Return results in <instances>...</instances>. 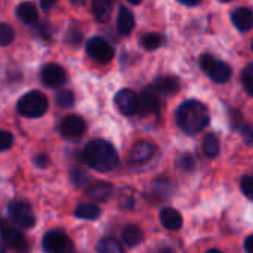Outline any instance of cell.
Listing matches in <instances>:
<instances>
[{
	"label": "cell",
	"instance_id": "obj_1",
	"mask_svg": "<svg viewBox=\"0 0 253 253\" xmlns=\"http://www.w3.org/2000/svg\"><path fill=\"white\" fill-rule=\"evenodd\" d=\"M82 160L84 165L104 173L113 170L119 165V154L110 142L104 139H93L84 147Z\"/></svg>",
	"mask_w": 253,
	"mask_h": 253
},
{
	"label": "cell",
	"instance_id": "obj_2",
	"mask_svg": "<svg viewBox=\"0 0 253 253\" xmlns=\"http://www.w3.org/2000/svg\"><path fill=\"white\" fill-rule=\"evenodd\" d=\"M211 122L209 111L200 101L191 99L181 104L176 111V123L179 129L187 135H196L202 132Z\"/></svg>",
	"mask_w": 253,
	"mask_h": 253
},
{
	"label": "cell",
	"instance_id": "obj_3",
	"mask_svg": "<svg viewBox=\"0 0 253 253\" xmlns=\"http://www.w3.org/2000/svg\"><path fill=\"white\" fill-rule=\"evenodd\" d=\"M47 110H49V101L46 95L37 90L25 93L18 101V111L24 117H30V119L42 117L47 113Z\"/></svg>",
	"mask_w": 253,
	"mask_h": 253
},
{
	"label": "cell",
	"instance_id": "obj_4",
	"mask_svg": "<svg viewBox=\"0 0 253 253\" xmlns=\"http://www.w3.org/2000/svg\"><path fill=\"white\" fill-rule=\"evenodd\" d=\"M199 64L215 83H225L231 79V67L211 53H203L199 59Z\"/></svg>",
	"mask_w": 253,
	"mask_h": 253
},
{
	"label": "cell",
	"instance_id": "obj_5",
	"mask_svg": "<svg viewBox=\"0 0 253 253\" xmlns=\"http://www.w3.org/2000/svg\"><path fill=\"white\" fill-rule=\"evenodd\" d=\"M7 215L10 221L21 228H33L36 224V216L27 202H12L7 206Z\"/></svg>",
	"mask_w": 253,
	"mask_h": 253
},
{
	"label": "cell",
	"instance_id": "obj_6",
	"mask_svg": "<svg viewBox=\"0 0 253 253\" xmlns=\"http://www.w3.org/2000/svg\"><path fill=\"white\" fill-rule=\"evenodd\" d=\"M43 249L46 253H77L70 237L58 230L49 231L43 237Z\"/></svg>",
	"mask_w": 253,
	"mask_h": 253
},
{
	"label": "cell",
	"instance_id": "obj_7",
	"mask_svg": "<svg viewBox=\"0 0 253 253\" xmlns=\"http://www.w3.org/2000/svg\"><path fill=\"white\" fill-rule=\"evenodd\" d=\"M86 52L92 59L101 64H107L114 58V49L111 47V44L105 39L98 36L92 37L86 43Z\"/></svg>",
	"mask_w": 253,
	"mask_h": 253
},
{
	"label": "cell",
	"instance_id": "obj_8",
	"mask_svg": "<svg viewBox=\"0 0 253 253\" xmlns=\"http://www.w3.org/2000/svg\"><path fill=\"white\" fill-rule=\"evenodd\" d=\"M114 102L123 116H133L139 110V98L130 89H122L116 93Z\"/></svg>",
	"mask_w": 253,
	"mask_h": 253
},
{
	"label": "cell",
	"instance_id": "obj_9",
	"mask_svg": "<svg viewBox=\"0 0 253 253\" xmlns=\"http://www.w3.org/2000/svg\"><path fill=\"white\" fill-rule=\"evenodd\" d=\"M59 132L65 139H79L86 132V123L79 116H67L59 125Z\"/></svg>",
	"mask_w": 253,
	"mask_h": 253
},
{
	"label": "cell",
	"instance_id": "obj_10",
	"mask_svg": "<svg viewBox=\"0 0 253 253\" xmlns=\"http://www.w3.org/2000/svg\"><path fill=\"white\" fill-rule=\"evenodd\" d=\"M67 73L58 64H47L42 70V82L47 87H59L65 83Z\"/></svg>",
	"mask_w": 253,
	"mask_h": 253
},
{
	"label": "cell",
	"instance_id": "obj_11",
	"mask_svg": "<svg viewBox=\"0 0 253 253\" xmlns=\"http://www.w3.org/2000/svg\"><path fill=\"white\" fill-rule=\"evenodd\" d=\"M1 237H3V245L12 251L18 253H27L28 252V243L25 240V237L15 228H7L3 227L1 230Z\"/></svg>",
	"mask_w": 253,
	"mask_h": 253
},
{
	"label": "cell",
	"instance_id": "obj_12",
	"mask_svg": "<svg viewBox=\"0 0 253 253\" xmlns=\"http://www.w3.org/2000/svg\"><path fill=\"white\" fill-rule=\"evenodd\" d=\"M156 153V147L151 142L147 141H139L136 144L132 145L130 151H129V162L133 165H141L148 162Z\"/></svg>",
	"mask_w": 253,
	"mask_h": 253
},
{
	"label": "cell",
	"instance_id": "obj_13",
	"mask_svg": "<svg viewBox=\"0 0 253 253\" xmlns=\"http://www.w3.org/2000/svg\"><path fill=\"white\" fill-rule=\"evenodd\" d=\"M157 92L159 90L154 86H148L142 90V95L139 98V108L144 114L156 113L160 108L162 101H160V96Z\"/></svg>",
	"mask_w": 253,
	"mask_h": 253
},
{
	"label": "cell",
	"instance_id": "obj_14",
	"mask_svg": "<svg viewBox=\"0 0 253 253\" xmlns=\"http://www.w3.org/2000/svg\"><path fill=\"white\" fill-rule=\"evenodd\" d=\"M231 21L239 31H249L253 27V12L249 7H237L231 12Z\"/></svg>",
	"mask_w": 253,
	"mask_h": 253
},
{
	"label": "cell",
	"instance_id": "obj_15",
	"mask_svg": "<svg viewBox=\"0 0 253 253\" xmlns=\"http://www.w3.org/2000/svg\"><path fill=\"white\" fill-rule=\"evenodd\" d=\"M160 222L169 231H178L182 227V215L173 208H165L160 212Z\"/></svg>",
	"mask_w": 253,
	"mask_h": 253
},
{
	"label": "cell",
	"instance_id": "obj_16",
	"mask_svg": "<svg viewBox=\"0 0 253 253\" xmlns=\"http://www.w3.org/2000/svg\"><path fill=\"white\" fill-rule=\"evenodd\" d=\"M133 28H135L133 12L126 6H120L119 13H117V30H119V33L123 36H127L133 31Z\"/></svg>",
	"mask_w": 253,
	"mask_h": 253
},
{
	"label": "cell",
	"instance_id": "obj_17",
	"mask_svg": "<svg viewBox=\"0 0 253 253\" xmlns=\"http://www.w3.org/2000/svg\"><path fill=\"white\" fill-rule=\"evenodd\" d=\"M86 196L92 202H107L113 196V187L107 182H95L87 188Z\"/></svg>",
	"mask_w": 253,
	"mask_h": 253
},
{
	"label": "cell",
	"instance_id": "obj_18",
	"mask_svg": "<svg viewBox=\"0 0 253 253\" xmlns=\"http://www.w3.org/2000/svg\"><path fill=\"white\" fill-rule=\"evenodd\" d=\"M154 87L163 95H175L179 90V80L173 76H163L156 80Z\"/></svg>",
	"mask_w": 253,
	"mask_h": 253
},
{
	"label": "cell",
	"instance_id": "obj_19",
	"mask_svg": "<svg viewBox=\"0 0 253 253\" xmlns=\"http://www.w3.org/2000/svg\"><path fill=\"white\" fill-rule=\"evenodd\" d=\"M122 237H123L125 243H126L127 246H130V248H135V246L141 245L142 240H144L142 230H141L138 225H135V224L126 225V227L123 228V231H122Z\"/></svg>",
	"mask_w": 253,
	"mask_h": 253
},
{
	"label": "cell",
	"instance_id": "obj_20",
	"mask_svg": "<svg viewBox=\"0 0 253 253\" xmlns=\"http://www.w3.org/2000/svg\"><path fill=\"white\" fill-rule=\"evenodd\" d=\"M16 16L24 24H34L39 19V13H37L36 6L33 3H28V1L21 3L16 7Z\"/></svg>",
	"mask_w": 253,
	"mask_h": 253
},
{
	"label": "cell",
	"instance_id": "obj_21",
	"mask_svg": "<svg viewBox=\"0 0 253 253\" xmlns=\"http://www.w3.org/2000/svg\"><path fill=\"white\" fill-rule=\"evenodd\" d=\"M101 215V209L95 203H82L76 208L74 216L79 219H86V221H95Z\"/></svg>",
	"mask_w": 253,
	"mask_h": 253
},
{
	"label": "cell",
	"instance_id": "obj_22",
	"mask_svg": "<svg viewBox=\"0 0 253 253\" xmlns=\"http://www.w3.org/2000/svg\"><path fill=\"white\" fill-rule=\"evenodd\" d=\"M92 12H93V16L96 18V21L105 22L111 16L113 3L111 1H107V0H95L93 4H92Z\"/></svg>",
	"mask_w": 253,
	"mask_h": 253
},
{
	"label": "cell",
	"instance_id": "obj_23",
	"mask_svg": "<svg viewBox=\"0 0 253 253\" xmlns=\"http://www.w3.org/2000/svg\"><path fill=\"white\" fill-rule=\"evenodd\" d=\"M203 153L206 154V157L209 159H215L219 151H221V145H219V139L213 135V133H209L203 138Z\"/></svg>",
	"mask_w": 253,
	"mask_h": 253
},
{
	"label": "cell",
	"instance_id": "obj_24",
	"mask_svg": "<svg viewBox=\"0 0 253 253\" xmlns=\"http://www.w3.org/2000/svg\"><path fill=\"white\" fill-rule=\"evenodd\" d=\"M153 193L156 197L159 199H169L172 194H173V184L170 179H157L154 184H153Z\"/></svg>",
	"mask_w": 253,
	"mask_h": 253
},
{
	"label": "cell",
	"instance_id": "obj_25",
	"mask_svg": "<svg viewBox=\"0 0 253 253\" xmlns=\"http://www.w3.org/2000/svg\"><path fill=\"white\" fill-rule=\"evenodd\" d=\"M96 251H98V253H125L122 245L119 243V240H116L113 237L101 239L96 245Z\"/></svg>",
	"mask_w": 253,
	"mask_h": 253
},
{
	"label": "cell",
	"instance_id": "obj_26",
	"mask_svg": "<svg viewBox=\"0 0 253 253\" xmlns=\"http://www.w3.org/2000/svg\"><path fill=\"white\" fill-rule=\"evenodd\" d=\"M163 42H165V39L159 33H147L141 39V44L147 50H156V49H159L163 44Z\"/></svg>",
	"mask_w": 253,
	"mask_h": 253
},
{
	"label": "cell",
	"instance_id": "obj_27",
	"mask_svg": "<svg viewBox=\"0 0 253 253\" xmlns=\"http://www.w3.org/2000/svg\"><path fill=\"white\" fill-rule=\"evenodd\" d=\"M70 178H71V182H73L76 187H86V185L92 181V176H90L86 170H83L82 168H74V169H71Z\"/></svg>",
	"mask_w": 253,
	"mask_h": 253
},
{
	"label": "cell",
	"instance_id": "obj_28",
	"mask_svg": "<svg viewBox=\"0 0 253 253\" xmlns=\"http://www.w3.org/2000/svg\"><path fill=\"white\" fill-rule=\"evenodd\" d=\"M242 83L245 90L253 96V64H249L245 67L243 73H242Z\"/></svg>",
	"mask_w": 253,
	"mask_h": 253
},
{
	"label": "cell",
	"instance_id": "obj_29",
	"mask_svg": "<svg viewBox=\"0 0 253 253\" xmlns=\"http://www.w3.org/2000/svg\"><path fill=\"white\" fill-rule=\"evenodd\" d=\"M194 166H196V159L188 153H184L176 159V168L181 169V170L190 172V170L194 169Z\"/></svg>",
	"mask_w": 253,
	"mask_h": 253
},
{
	"label": "cell",
	"instance_id": "obj_30",
	"mask_svg": "<svg viewBox=\"0 0 253 253\" xmlns=\"http://www.w3.org/2000/svg\"><path fill=\"white\" fill-rule=\"evenodd\" d=\"M55 101L62 108H71L74 105V93L71 90H61L56 95Z\"/></svg>",
	"mask_w": 253,
	"mask_h": 253
},
{
	"label": "cell",
	"instance_id": "obj_31",
	"mask_svg": "<svg viewBox=\"0 0 253 253\" xmlns=\"http://www.w3.org/2000/svg\"><path fill=\"white\" fill-rule=\"evenodd\" d=\"M13 40V30L6 24V22H1L0 24V46H7L10 44Z\"/></svg>",
	"mask_w": 253,
	"mask_h": 253
},
{
	"label": "cell",
	"instance_id": "obj_32",
	"mask_svg": "<svg viewBox=\"0 0 253 253\" xmlns=\"http://www.w3.org/2000/svg\"><path fill=\"white\" fill-rule=\"evenodd\" d=\"M240 187H242V191L243 194L253 200V176H245L240 182Z\"/></svg>",
	"mask_w": 253,
	"mask_h": 253
},
{
	"label": "cell",
	"instance_id": "obj_33",
	"mask_svg": "<svg viewBox=\"0 0 253 253\" xmlns=\"http://www.w3.org/2000/svg\"><path fill=\"white\" fill-rule=\"evenodd\" d=\"M12 142H13V136L12 133H9L7 130H1L0 133V151H7L10 147H12Z\"/></svg>",
	"mask_w": 253,
	"mask_h": 253
},
{
	"label": "cell",
	"instance_id": "obj_34",
	"mask_svg": "<svg viewBox=\"0 0 253 253\" xmlns=\"http://www.w3.org/2000/svg\"><path fill=\"white\" fill-rule=\"evenodd\" d=\"M82 39H83V34H82L79 30H76V28H71V30L68 31L67 42H68V43H71L73 46H77V44H80V43H82Z\"/></svg>",
	"mask_w": 253,
	"mask_h": 253
},
{
	"label": "cell",
	"instance_id": "obj_35",
	"mask_svg": "<svg viewBox=\"0 0 253 253\" xmlns=\"http://www.w3.org/2000/svg\"><path fill=\"white\" fill-rule=\"evenodd\" d=\"M34 165L37 166V168H46L47 165H49V157L46 156V154H37L36 157H34Z\"/></svg>",
	"mask_w": 253,
	"mask_h": 253
},
{
	"label": "cell",
	"instance_id": "obj_36",
	"mask_svg": "<svg viewBox=\"0 0 253 253\" xmlns=\"http://www.w3.org/2000/svg\"><path fill=\"white\" fill-rule=\"evenodd\" d=\"M243 136H245V139H246V142L248 144H252L253 145V123H249V125H246L245 127H243Z\"/></svg>",
	"mask_w": 253,
	"mask_h": 253
},
{
	"label": "cell",
	"instance_id": "obj_37",
	"mask_svg": "<svg viewBox=\"0 0 253 253\" xmlns=\"http://www.w3.org/2000/svg\"><path fill=\"white\" fill-rule=\"evenodd\" d=\"M245 249L248 253H253V234L245 240Z\"/></svg>",
	"mask_w": 253,
	"mask_h": 253
},
{
	"label": "cell",
	"instance_id": "obj_38",
	"mask_svg": "<svg viewBox=\"0 0 253 253\" xmlns=\"http://www.w3.org/2000/svg\"><path fill=\"white\" fill-rule=\"evenodd\" d=\"M56 1L55 0H50V1H40V7L42 9H50L52 6H55Z\"/></svg>",
	"mask_w": 253,
	"mask_h": 253
},
{
	"label": "cell",
	"instance_id": "obj_39",
	"mask_svg": "<svg viewBox=\"0 0 253 253\" xmlns=\"http://www.w3.org/2000/svg\"><path fill=\"white\" fill-rule=\"evenodd\" d=\"M181 4H184L187 7H193V6H199L200 1H181Z\"/></svg>",
	"mask_w": 253,
	"mask_h": 253
},
{
	"label": "cell",
	"instance_id": "obj_40",
	"mask_svg": "<svg viewBox=\"0 0 253 253\" xmlns=\"http://www.w3.org/2000/svg\"><path fill=\"white\" fill-rule=\"evenodd\" d=\"M160 253H175V252H173V249H172V248H165V249H163Z\"/></svg>",
	"mask_w": 253,
	"mask_h": 253
},
{
	"label": "cell",
	"instance_id": "obj_41",
	"mask_svg": "<svg viewBox=\"0 0 253 253\" xmlns=\"http://www.w3.org/2000/svg\"><path fill=\"white\" fill-rule=\"evenodd\" d=\"M206 253H222L219 249H209Z\"/></svg>",
	"mask_w": 253,
	"mask_h": 253
},
{
	"label": "cell",
	"instance_id": "obj_42",
	"mask_svg": "<svg viewBox=\"0 0 253 253\" xmlns=\"http://www.w3.org/2000/svg\"><path fill=\"white\" fill-rule=\"evenodd\" d=\"M251 47H252V50H253V39H252V43H251Z\"/></svg>",
	"mask_w": 253,
	"mask_h": 253
}]
</instances>
